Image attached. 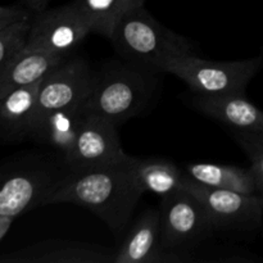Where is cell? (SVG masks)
Instances as JSON below:
<instances>
[{"instance_id":"obj_15","label":"cell","mask_w":263,"mask_h":263,"mask_svg":"<svg viewBox=\"0 0 263 263\" xmlns=\"http://www.w3.org/2000/svg\"><path fill=\"white\" fill-rule=\"evenodd\" d=\"M64 59L25 46L0 67V98L13 90L40 81Z\"/></svg>"},{"instance_id":"obj_13","label":"cell","mask_w":263,"mask_h":263,"mask_svg":"<svg viewBox=\"0 0 263 263\" xmlns=\"http://www.w3.org/2000/svg\"><path fill=\"white\" fill-rule=\"evenodd\" d=\"M193 105L203 115L240 133H263V112L244 95H203L193 98Z\"/></svg>"},{"instance_id":"obj_19","label":"cell","mask_w":263,"mask_h":263,"mask_svg":"<svg viewBox=\"0 0 263 263\" xmlns=\"http://www.w3.org/2000/svg\"><path fill=\"white\" fill-rule=\"evenodd\" d=\"M86 15L92 32L109 39L118 21L135 8L144 5L145 0H73Z\"/></svg>"},{"instance_id":"obj_16","label":"cell","mask_w":263,"mask_h":263,"mask_svg":"<svg viewBox=\"0 0 263 263\" xmlns=\"http://www.w3.org/2000/svg\"><path fill=\"white\" fill-rule=\"evenodd\" d=\"M85 115V108L53 110L33 123L30 139L53 146L63 157L73 145Z\"/></svg>"},{"instance_id":"obj_25","label":"cell","mask_w":263,"mask_h":263,"mask_svg":"<svg viewBox=\"0 0 263 263\" xmlns=\"http://www.w3.org/2000/svg\"><path fill=\"white\" fill-rule=\"evenodd\" d=\"M235 133L244 136V138L248 139V140L253 141V143L262 144L263 145V133H240V131H235Z\"/></svg>"},{"instance_id":"obj_8","label":"cell","mask_w":263,"mask_h":263,"mask_svg":"<svg viewBox=\"0 0 263 263\" xmlns=\"http://www.w3.org/2000/svg\"><path fill=\"white\" fill-rule=\"evenodd\" d=\"M184 189L203 204L215 230L252 233L263 226V198L207 186L186 176Z\"/></svg>"},{"instance_id":"obj_22","label":"cell","mask_w":263,"mask_h":263,"mask_svg":"<svg viewBox=\"0 0 263 263\" xmlns=\"http://www.w3.org/2000/svg\"><path fill=\"white\" fill-rule=\"evenodd\" d=\"M28 17H31V12L25 7H15V5L0 7V30L7 27L10 23Z\"/></svg>"},{"instance_id":"obj_7","label":"cell","mask_w":263,"mask_h":263,"mask_svg":"<svg viewBox=\"0 0 263 263\" xmlns=\"http://www.w3.org/2000/svg\"><path fill=\"white\" fill-rule=\"evenodd\" d=\"M90 32L92 28L86 15L72 2L31 17L26 48L68 58Z\"/></svg>"},{"instance_id":"obj_9","label":"cell","mask_w":263,"mask_h":263,"mask_svg":"<svg viewBox=\"0 0 263 263\" xmlns=\"http://www.w3.org/2000/svg\"><path fill=\"white\" fill-rule=\"evenodd\" d=\"M94 80L95 73L84 59L68 57L62 61L41 79L33 123L53 110L85 108Z\"/></svg>"},{"instance_id":"obj_2","label":"cell","mask_w":263,"mask_h":263,"mask_svg":"<svg viewBox=\"0 0 263 263\" xmlns=\"http://www.w3.org/2000/svg\"><path fill=\"white\" fill-rule=\"evenodd\" d=\"M109 40L127 63L152 73L164 72L171 59L198 51L193 41L161 25L144 5L118 21Z\"/></svg>"},{"instance_id":"obj_20","label":"cell","mask_w":263,"mask_h":263,"mask_svg":"<svg viewBox=\"0 0 263 263\" xmlns=\"http://www.w3.org/2000/svg\"><path fill=\"white\" fill-rule=\"evenodd\" d=\"M31 17L17 21L0 30V67L22 50L27 44Z\"/></svg>"},{"instance_id":"obj_5","label":"cell","mask_w":263,"mask_h":263,"mask_svg":"<svg viewBox=\"0 0 263 263\" xmlns=\"http://www.w3.org/2000/svg\"><path fill=\"white\" fill-rule=\"evenodd\" d=\"M263 66V53L251 59L208 61L197 54L171 59L164 72L184 81L195 94L244 95L251 80Z\"/></svg>"},{"instance_id":"obj_24","label":"cell","mask_w":263,"mask_h":263,"mask_svg":"<svg viewBox=\"0 0 263 263\" xmlns=\"http://www.w3.org/2000/svg\"><path fill=\"white\" fill-rule=\"evenodd\" d=\"M13 220L14 218L9 217V216H2L0 215V240L5 236V234L9 231L10 226H12Z\"/></svg>"},{"instance_id":"obj_6","label":"cell","mask_w":263,"mask_h":263,"mask_svg":"<svg viewBox=\"0 0 263 263\" xmlns=\"http://www.w3.org/2000/svg\"><path fill=\"white\" fill-rule=\"evenodd\" d=\"M159 231L163 248L180 254L210 238L215 228L202 203L182 187L162 198Z\"/></svg>"},{"instance_id":"obj_26","label":"cell","mask_w":263,"mask_h":263,"mask_svg":"<svg viewBox=\"0 0 263 263\" xmlns=\"http://www.w3.org/2000/svg\"><path fill=\"white\" fill-rule=\"evenodd\" d=\"M262 198H263V195H262Z\"/></svg>"},{"instance_id":"obj_11","label":"cell","mask_w":263,"mask_h":263,"mask_svg":"<svg viewBox=\"0 0 263 263\" xmlns=\"http://www.w3.org/2000/svg\"><path fill=\"white\" fill-rule=\"evenodd\" d=\"M186 258L170 252L161 243L159 210H148L134 223L117 251L112 263H179Z\"/></svg>"},{"instance_id":"obj_14","label":"cell","mask_w":263,"mask_h":263,"mask_svg":"<svg viewBox=\"0 0 263 263\" xmlns=\"http://www.w3.org/2000/svg\"><path fill=\"white\" fill-rule=\"evenodd\" d=\"M40 81L13 90L0 98V140L30 139Z\"/></svg>"},{"instance_id":"obj_4","label":"cell","mask_w":263,"mask_h":263,"mask_svg":"<svg viewBox=\"0 0 263 263\" xmlns=\"http://www.w3.org/2000/svg\"><path fill=\"white\" fill-rule=\"evenodd\" d=\"M154 74L130 63L95 73L85 112L100 116L116 126L126 122L140 113L151 99Z\"/></svg>"},{"instance_id":"obj_17","label":"cell","mask_w":263,"mask_h":263,"mask_svg":"<svg viewBox=\"0 0 263 263\" xmlns=\"http://www.w3.org/2000/svg\"><path fill=\"white\" fill-rule=\"evenodd\" d=\"M127 167L141 192L153 193L161 198L182 189L186 179L174 162L164 158L131 157Z\"/></svg>"},{"instance_id":"obj_21","label":"cell","mask_w":263,"mask_h":263,"mask_svg":"<svg viewBox=\"0 0 263 263\" xmlns=\"http://www.w3.org/2000/svg\"><path fill=\"white\" fill-rule=\"evenodd\" d=\"M235 140L240 144L243 151L251 159V171L253 174L256 181L257 192L259 195H263V145L262 144L253 143L239 134H234Z\"/></svg>"},{"instance_id":"obj_3","label":"cell","mask_w":263,"mask_h":263,"mask_svg":"<svg viewBox=\"0 0 263 263\" xmlns=\"http://www.w3.org/2000/svg\"><path fill=\"white\" fill-rule=\"evenodd\" d=\"M69 167L62 161L26 154L0 163V215L17 216L48 204Z\"/></svg>"},{"instance_id":"obj_1","label":"cell","mask_w":263,"mask_h":263,"mask_svg":"<svg viewBox=\"0 0 263 263\" xmlns=\"http://www.w3.org/2000/svg\"><path fill=\"white\" fill-rule=\"evenodd\" d=\"M127 162L69 168L63 181L49 198L48 204L69 203L87 208L118 235L127 226L144 194L136 185Z\"/></svg>"},{"instance_id":"obj_18","label":"cell","mask_w":263,"mask_h":263,"mask_svg":"<svg viewBox=\"0 0 263 263\" xmlns=\"http://www.w3.org/2000/svg\"><path fill=\"white\" fill-rule=\"evenodd\" d=\"M186 175L207 186L231 190L243 194H258L251 168L216 163H190Z\"/></svg>"},{"instance_id":"obj_10","label":"cell","mask_w":263,"mask_h":263,"mask_svg":"<svg viewBox=\"0 0 263 263\" xmlns=\"http://www.w3.org/2000/svg\"><path fill=\"white\" fill-rule=\"evenodd\" d=\"M130 158L121 145L117 126L91 113L85 115L73 145L63 156L72 170L125 163Z\"/></svg>"},{"instance_id":"obj_23","label":"cell","mask_w":263,"mask_h":263,"mask_svg":"<svg viewBox=\"0 0 263 263\" xmlns=\"http://www.w3.org/2000/svg\"><path fill=\"white\" fill-rule=\"evenodd\" d=\"M49 3H50V0H22L23 7L27 8L30 12L33 13H39L41 10L46 9Z\"/></svg>"},{"instance_id":"obj_12","label":"cell","mask_w":263,"mask_h":263,"mask_svg":"<svg viewBox=\"0 0 263 263\" xmlns=\"http://www.w3.org/2000/svg\"><path fill=\"white\" fill-rule=\"evenodd\" d=\"M115 251L94 244L49 240L2 254L0 263H112Z\"/></svg>"}]
</instances>
